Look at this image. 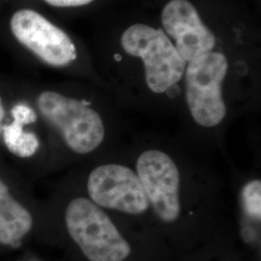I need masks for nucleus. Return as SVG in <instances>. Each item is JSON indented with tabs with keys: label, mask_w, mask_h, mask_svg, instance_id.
<instances>
[{
	"label": "nucleus",
	"mask_w": 261,
	"mask_h": 261,
	"mask_svg": "<svg viewBox=\"0 0 261 261\" xmlns=\"http://www.w3.org/2000/svg\"><path fill=\"white\" fill-rule=\"evenodd\" d=\"M243 205L248 215L256 220L261 219V181L252 180L243 188Z\"/></svg>",
	"instance_id": "obj_11"
},
{
	"label": "nucleus",
	"mask_w": 261,
	"mask_h": 261,
	"mask_svg": "<svg viewBox=\"0 0 261 261\" xmlns=\"http://www.w3.org/2000/svg\"><path fill=\"white\" fill-rule=\"evenodd\" d=\"M22 125L13 121L2 128L3 140L11 153L21 158H28L35 154L39 140L32 133L23 130Z\"/></svg>",
	"instance_id": "obj_10"
},
{
	"label": "nucleus",
	"mask_w": 261,
	"mask_h": 261,
	"mask_svg": "<svg viewBox=\"0 0 261 261\" xmlns=\"http://www.w3.org/2000/svg\"><path fill=\"white\" fill-rule=\"evenodd\" d=\"M12 116L14 121L19 123L22 126L32 124L37 120V115L35 112L28 107L27 105H17L12 110Z\"/></svg>",
	"instance_id": "obj_12"
},
{
	"label": "nucleus",
	"mask_w": 261,
	"mask_h": 261,
	"mask_svg": "<svg viewBox=\"0 0 261 261\" xmlns=\"http://www.w3.org/2000/svg\"><path fill=\"white\" fill-rule=\"evenodd\" d=\"M43 116L59 130L67 146L85 155L97 149L105 139V126L100 114L83 101L54 91L38 97Z\"/></svg>",
	"instance_id": "obj_3"
},
{
	"label": "nucleus",
	"mask_w": 261,
	"mask_h": 261,
	"mask_svg": "<svg viewBox=\"0 0 261 261\" xmlns=\"http://www.w3.org/2000/svg\"><path fill=\"white\" fill-rule=\"evenodd\" d=\"M68 233L90 261H124L130 246L101 207L76 197L66 208Z\"/></svg>",
	"instance_id": "obj_1"
},
{
	"label": "nucleus",
	"mask_w": 261,
	"mask_h": 261,
	"mask_svg": "<svg viewBox=\"0 0 261 261\" xmlns=\"http://www.w3.org/2000/svg\"><path fill=\"white\" fill-rule=\"evenodd\" d=\"M228 63L221 53H207L188 62L185 69L186 101L192 117L205 128L220 125L226 115L222 84Z\"/></svg>",
	"instance_id": "obj_4"
},
{
	"label": "nucleus",
	"mask_w": 261,
	"mask_h": 261,
	"mask_svg": "<svg viewBox=\"0 0 261 261\" xmlns=\"http://www.w3.org/2000/svg\"><path fill=\"white\" fill-rule=\"evenodd\" d=\"M168 36L175 41L178 54L189 62L212 51L216 44L213 32L206 28L196 7L188 0H171L162 13Z\"/></svg>",
	"instance_id": "obj_8"
},
{
	"label": "nucleus",
	"mask_w": 261,
	"mask_h": 261,
	"mask_svg": "<svg viewBox=\"0 0 261 261\" xmlns=\"http://www.w3.org/2000/svg\"><path fill=\"white\" fill-rule=\"evenodd\" d=\"M90 200L101 208L130 215L147 211L149 201L137 172L119 164L99 166L87 179Z\"/></svg>",
	"instance_id": "obj_5"
},
{
	"label": "nucleus",
	"mask_w": 261,
	"mask_h": 261,
	"mask_svg": "<svg viewBox=\"0 0 261 261\" xmlns=\"http://www.w3.org/2000/svg\"><path fill=\"white\" fill-rule=\"evenodd\" d=\"M121 45L127 54L142 59L146 84L154 93L167 92L185 73L186 61L162 29L134 24L123 33Z\"/></svg>",
	"instance_id": "obj_2"
},
{
	"label": "nucleus",
	"mask_w": 261,
	"mask_h": 261,
	"mask_svg": "<svg viewBox=\"0 0 261 261\" xmlns=\"http://www.w3.org/2000/svg\"><path fill=\"white\" fill-rule=\"evenodd\" d=\"M11 29L19 43L51 66H65L76 58L70 37L33 10H19L11 19Z\"/></svg>",
	"instance_id": "obj_7"
},
{
	"label": "nucleus",
	"mask_w": 261,
	"mask_h": 261,
	"mask_svg": "<svg viewBox=\"0 0 261 261\" xmlns=\"http://www.w3.org/2000/svg\"><path fill=\"white\" fill-rule=\"evenodd\" d=\"M137 174L155 214L164 223H174L181 214L180 172L172 158L161 150L142 152Z\"/></svg>",
	"instance_id": "obj_6"
},
{
	"label": "nucleus",
	"mask_w": 261,
	"mask_h": 261,
	"mask_svg": "<svg viewBox=\"0 0 261 261\" xmlns=\"http://www.w3.org/2000/svg\"><path fill=\"white\" fill-rule=\"evenodd\" d=\"M4 108H3V105H2V101H1V98H0V132L2 130V121H3V118H4Z\"/></svg>",
	"instance_id": "obj_14"
},
{
	"label": "nucleus",
	"mask_w": 261,
	"mask_h": 261,
	"mask_svg": "<svg viewBox=\"0 0 261 261\" xmlns=\"http://www.w3.org/2000/svg\"><path fill=\"white\" fill-rule=\"evenodd\" d=\"M32 216L12 196L8 186L0 179V243L17 247L31 230Z\"/></svg>",
	"instance_id": "obj_9"
},
{
	"label": "nucleus",
	"mask_w": 261,
	"mask_h": 261,
	"mask_svg": "<svg viewBox=\"0 0 261 261\" xmlns=\"http://www.w3.org/2000/svg\"><path fill=\"white\" fill-rule=\"evenodd\" d=\"M47 3L56 7H77L89 4L93 0H45Z\"/></svg>",
	"instance_id": "obj_13"
}]
</instances>
